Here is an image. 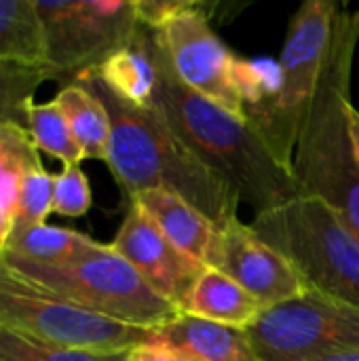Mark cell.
<instances>
[{
	"instance_id": "cell-11",
	"label": "cell",
	"mask_w": 359,
	"mask_h": 361,
	"mask_svg": "<svg viewBox=\"0 0 359 361\" xmlns=\"http://www.w3.org/2000/svg\"><path fill=\"white\" fill-rule=\"evenodd\" d=\"M207 267L237 281L264 311L309 292L294 264L239 218L218 228Z\"/></svg>"
},
{
	"instance_id": "cell-29",
	"label": "cell",
	"mask_w": 359,
	"mask_h": 361,
	"mask_svg": "<svg viewBox=\"0 0 359 361\" xmlns=\"http://www.w3.org/2000/svg\"><path fill=\"white\" fill-rule=\"evenodd\" d=\"M11 233H13V218H11V214H6V212L0 207V258H2L4 252H6Z\"/></svg>"
},
{
	"instance_id": "cell-19",
	"label": "cell",
	"mask_w": 359,
	"mask_h": 361,
	"mask_svg": "<svg viewBox=\"0 0 359 361\" xmlns=\"http://www.w3.org/2000/svg\"><path fill=\"white\" fill-rule=\"evenodd\" d=\"M97 245V241L78 231L40 224L11 233L4 254H13L38 264H66L93 252Z\"/></svg>"
},
{
	"instance_id": "cell-1",
	"label": "cell",
	"mask_w": 359,
	"mask_h": 361,
	"mask_svg": "<svg viewBox=\"0 0 359 361\" xmlns=\"http://www.w3.org/2000/svg\"><path fill=\"white\" fill-rule=\"evenodd\" d=\"M152 51L159 70L154 110L180 140L256 212L281 205L300 195L294 171L284 165L260 133L207 97L188 89L152 30Z\"/></svg>"
},
{
	"instance_id": "cell-31",
	"label": "cell",
	"mask_w": 359,
	"mask_h": 361,
	"mask_svg": "<svg viewBox=\"0 0 359 361\" xmlns=\"http://www.w3.org/2000/svg\"><path fill=\"white\" fill-rule=\"evenodd\" d=\"M322 361H359V353H355V355H341V357H332V360Z\"/></svg>"
},
{
	"instance_id": "cell-18",
	"label": "cell",
	"mask_w": 359,
	"mask_h": 361,
	"mask_svg": "<svg viewBox=\"0 0 359 361\" xmlns=\"http://www.w3.org/2000/svg\"><path fill=\"white\" fill-rule=\"evenodd\" d=\"M0 63L47 66L44 34L34 0H0Z\"/></svg>"
},
{
	"instance_id": "cell-30",
	"label": "cell",
	"mask_w": 359,
	"mask_h": 361,
	"mask_svg": "<svg viewBox=\"0 0 359 361\" xmlns=\"http://www.w3.org/2000/svg\"><path fill=\"white\" fill-rule=\"evenodd\" d=\"M349 129H351V140H353V150L359 165V110L355 106L349 108Z\"/></svg>"
},
{
	"instance_id": "cell-13",
	"label": "cell",
	"mask_w": 359,
	"mask_h": 361,
	"mask_svg": "<svg viewBox=\"0 0 359 361\" xmlns=\"http://www.w3.org/2000/svg\"><path fill=\"white\" fill-rule=\"evenodd\" d=\"M129 201L159 226L171 245L207 267L218 226L209 222L197 207L169 190H144Z\"/></svg>"
},
{
	"instance_id": "cell-6",
	"label": "cell",
	"mask_w": 359,
	"mask_h": 361,
	"mask_svg": "<svg viewBox=\"0 0 359 361\" xmlns=\"http://www.w3.org/2000/svg\"><path fill=\"white\" fill-rule=\"evenodd\" d=\"M339 13L341 4L332 0H309L298 6L279 55L281 91L267 110L248 116V123L290 169L305 116L334 44Z\"/></svg>"
},
{
	"instance_id": "cell-15",
	"label": "cell",
	"mask_w": 359,
	"mask_h": 361,
	"mask_svg": "<svg viewBox=\"0 0 359 361\" xmlns=\"http://www.w3.org/2000/svg\"><path fill=\"white\" fill-rule=\"evenodd\" d=\"M182 313L250 330L262 317L264 307L229 275L205 267L193 292L188 294Z\"/></svg>"
},
{
	"instance_id": "cell-5",
	"label": "cell",
	"mask_w": 359,
	"mask_h": 361,
	"mask_svg": "<svg viewBox=\"0 0 359 361\" xmlns=\"http://www.w3.org/2000/svg\"><path fill=\"white\" fill-rule=\"evenodd\" d=\"M2 260L57 296L114 322L161 330L180 315V309L161 298L112 245L99 243L66 264H38L13 254Z\"/></svg>"
},
{
	"instance_id": "cell-14",
	"label": "cell",
	"mask_w": 359,
	"mask_h": 361,
	"mask_svg": "<svg viewBox=\"0 0 359 361\" xmlns=\"http://www.w3.org/2000/svg\"><path fill=\"white\" fill-rule=\"evenodd\" d=\"M95 74L123 102L142 110H154L159 70L152 51V30L140 23L135 38L110 55Z\"/></svg>"
},
{
	"instance_id": "cell-4",
	"label": "cell",
	"mask_w": 359,
	"mask_h": 361,
	"mask_svg": "<svg viewBox=\"0 0 359 361\" xmlns=\"http://www.w3.org/2000/svg\"><path fill=\"white\" fill-rule=\"evenodd\" d=\"M250 226L298 271L309 292L359 307V237L324 199L298 195Z\"/></svg>"
},
{
	"instance_id": "cell-17",
	"label": "cell",
	"mask_w": 359,
	"mask_h": 361,
	"mask_svg": "<svg viewBox=\"0 0 359 361\" xmlns=\"http://www.w3.org/2000/svg\"><path fill=\"white\" fill-rule=\"evenodd\" d=\"M55 102L70 125L83 159L106 161L110 144V116L106 106L80 82L61 87Z\"/></svg>"
},
{
	"instance_id": "cell-27",
	"label": "cell",
	"mask_w": 359,
	"mask_h": 361,
	"mask_svg": "<svg viewBox=\"0 0 359 361\" xmlns=\"http://www.w3.org/2000/svg\"><path fill=\"white\" fill-rule=\"evenodd\" d=\"M193 4L195 0H135V13L144 27L159 32Z\"/></svg>"
},
{
	"instance_id": "cell-12",
	"label": "cell",
	"mask_w": 359,
	"mask_h": 361,
	"mask_svg": "<svg viewBox=\"0 0 359 361\" xmlns=\"http://www.w3.org/2000/svg\"><path fill=\"white\" fill-rule=\"evenodd\" d=\"M110 245L161 298L178 307L182 313V307L205 271V264L171 245L159 226L133 203Z\"/></svg>"
},
{
	"instance_id": "cell-23",
	"label": "cell",
	"mask_w": 359,
	"mask_h": 361,
	"mask_svg": "<svg viewBox=\"0 0 359 361\" xmlns=\"http://www.w3.org/2000/svg\"><path fill=\"white\" fill-rule=\"evenodd\" d=\"M53 78L47 66L0 63V125L15 123L28 127V108L38 87Z\"/></svg>"
},
{
	"instance_id": "cell-25",
	"label": "cell",
	"mask_w": 359,
	"mask_h": 361,
	"mask_svg": "<svg viewBox=\"0 0 359 361\" xmlns=\"http://www.w3.org/2000/svg\"><path fill=\"white\" fill-rule=\"evenodd\" d=\"M53 184L55 176L42 165L25 173L13 209V233L47 224L44 220L53 212Z\"/></svg>"
},
{
	"instance_id": "cell-16",
	"label": "cell",
	"mask_w": 359,
	"mask_h": 361,
	"mask_svg": "<svg viewBox=\"0 0 359 361\" xmlns=\"http://www.w3.org/2000/svg\"><path fill=\"white\" fill-rule=\"evenodd\" d=\"M157 334L201 361H260L248 330L180 313Z\"/></svg>"
},
{
	"instance_id": "cell-3",
	"label": "cell",
	"mask_w": 359,
	"mask_h": 361,
	"mask_svg": "<svg viewBox=\"0 0 359 361\" xmlns=\"http://www.w3.org/2000/svg\"><path fill=\"white\" fill-rule=\"evenodd\" d=\"M359 11L341 6L334 44L305 116L292 171L300 195L330 203L359 237V165L349 129Z\"/></svg>"
},
{
	"instance_id": "cell-7",
	"label": "cell",
	"mask_w": 359,
	"mask_h": 361,
	"mask_svg": "<svg viewBox=\"0 0 359 361\" xmlns=\"http://www.w3.org/2000/svg\"><path fill=\"white\" fill-rule=\"evenodd\" d=\"M0 328L15 334L89 351H133L157 330L91 313L19 275L0 258Z\"/></svg>"
},
{
	"instance_id": "cell-9",
	"label": "cell",
	"mask_w": 359,
	"mask_h": 361,
	"mask_svg": "<svg viewBox=\"0 0 359 361\" xmlns=\"http://www.w3.org/2000/svg\"><path fill=\"white\" fill-rule=\"evenodd\" d=\"M260 361H322L359 353V307L307 292L248 330Z\"/></svg>"
},
{
	"instance_id": "cell-2",
	"label": "cell",
	"mask_w": 359,
	"mask_h": 361,
	"mask_svg": "<svg viewBox=\"0 0 359 361\" xmlns=\"http://www.w3.org/2000/svg\"><path fill=\"white\" fill-rule=\"evenodd\" d=\"M108 110L110 144L106 163L127 197L169 190L197 207L218 228L237 218L241 199L167 125L159 110L135 108L116 97L95 72L78 76Z\"/></svg>"
},
{
	"instance_id": "cell-8",
	"label": "cell",
	"mask_w": 359,
	"mask_h": 361,
	"mask_svg": "<svg viewBox=\"0 0 359 361\" xmlns=\"http://www.w3.org/2000/svg\"><path fill=\"white\" fill-rule=\"evenodd\" d=\"M34 4L44 34L47 66L53 78L66 85L95 72L140 30L135 0H34Z\"/></svg>"
},
{
	"instance_id": "cell-10",
	"label": "cell",
	"mask_w": 359,
	"mask_h": 361,
	"mask_svg": "<svg viewBox=\"0 0 359 361\" xmlns=\"http://www.w3.org/2000/svg\"><path fill=\"white\" fill-rule=\"evenodd\" d=\"M178 78L237 118H245L235 91L233 66L237 55L209 25L205 2H197L157 32Z\"/></svg>"
},
{
	"instance_id": "cell-24",
	"label": "cell",
	"mask_w": 359,
	"mask_h": 361,
	"mask_svg": "<svg viewBox=\"0 0 359 361\" xmlns=\"http://www.w3.org/2000/svg\"><path fill=\"white\" fill-rule=\"evenodd\" d=\"M0 361H129V351L72 349L0 328Z\"/></svg>"
},
{
	"instance_id": "cell-22",
	"label": "cell",
	"mask_w": 359,
	"mask_h": 361,
	"mask_svg": "<svg viewBox=\"0 0 359 361\" xmlns=\"http://www.w3.org/2000/svg\"><path fill=\"white\" fill-rule=\"evenodd\" d=\"M28 131L38 148V152H44L63 165L80 163L83 152L70 131V125L55 99L36 104L32 102L28 108Z\"/></svg>"
},
{
	"instance_id": "cell-28",
	"label": "cell",
	"mask_w": 359,
	"mask_h": 361,
	"mask_svg": "<svg viewBox=\"0 0 359 361\" xmlns=\"http://www.w3.org/2000/svg\"><path fill=\"white\" fill-rule=\"evenodd\" d=\"M129 361H201L197 360L193 353H188L186 349L161 338L159 334H154L152 341L135 347L133 351H129Z\"/></svg>"
},
{
	"instance_id": "cell-26",
	"label": "cell",
	"mask_w": 359,
	"mask_h": 361,
	"mask_svg": "<svg viewBox=\"0 0 359 361\" xmlns=\"http://www.w3.org/2000/svg\"><path fill=\"white\" fill-rule=\"evenodd\" d=\"M93 205L89 178L80 169V163L63 165L53 184V212L66 218H80Z\"/></svg>"
},
{
	"instance_id": "cell-21",
	"label": "cell",
	"mask_w": 359,
	"mask_h": 361,
	"mask_svg": "<svg viewBox=\"0 0 359 361\" xmlns=\"http://www.w3.org/2000/svg\"><path fill=\"white\" fill-rule=\"evenodd\" d=\"M233 82L243 104V112L248 121V116H254L267 110L277 99L281 91V82H284L279 59L237 57L233 66Z\"/></svg>"
},
{
	"instance_id": "cell-20",
	"label": "cell",
	"mask_w": 359,
	"mask_h": 361,
	"mask_svg": "<svg viewBox=\"0 0 359 361\" xmlns=\"http://www.w3.org/2000/svg\"><path fill=\"white\" fill-rule=\"evenodd\" d=\"M40 165V152L28 127L15 123L0 125V207L11 214V218L21 180Z\"/></svg>"
}]
</instances>
